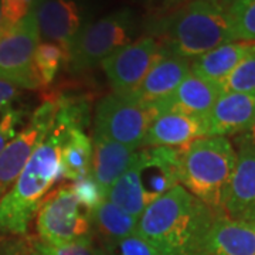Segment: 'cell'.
I'll use <instances>...</instances> for the list:
<instances>
[{
  "label": "cell",
  "instance_id": "obj_1",
  "mask_svg": "<svg viewBox=\"0 0 255 255\" xmlns=\"http://www.w3.org/2000/svg\"><path fill=\"white\" fill-rule=\"evenodd\" d=\"M219 216L182 184L164 193L137 219L136 233L166 255H201Z\"/></svg>",
  "mask_w": 255,
  "mask_h": 255
},
{
  "label": "cell",
  "instance_id": "obj_2",
  "mask_svg": "<svg viewBox=\"0 0 255 255\" xmlns=\"http://www.w3.org/2000/svg\"><path fill=\"white\" fill-rule=\"evenodd\" d=\"M73 128L55 117L54 127L37 146L9 190L0 197V236H24L51 187L61 177L60 149Z\"/></svg>",
  "mask_w": 255,
  "mask_h": 255
},
{
  "label": "cell",
  "instance_id": "obj_3",
  "mask_svg": "<svg viewBox=\"0 0 255 255\" xmlns=\"http://www.w3.org/2000/svg\"><path fill=\"white\" fill-rule=\"evenodd\" d=\"M149 34L169 53L193 61L216 47L234 41L227 9L220 1L199 0L147 23Z\"/></svg>",
  "mask_w": 255,
  "mask_h": 255
},
{
  "label": "cell",
  "instance_id": "obj_4",
  "mask_svg": "<svg viewBox=\"0 0 255 255\" xmlns=\"http://www.w3.org/2000/svg\"><path fill=\"white\" fill-rule=\"evenodd\" d=\"M180 183V150L170 147H142L112 184L105 200L119 206L135 219L156 199Z\"/></svg>",
  "mask_w": 255,
  "mask_h": 255
},
{
  "label": "cell",
  "instance_id": "obj_5",
  "mask_svg": "<svg viewBox=\"0 0 255 255\" xmlns=\"http://www.w3.org/2000/svg\"><path fill=\"white\" fill-rule=\"evenodd\" d=\"M236 164L237 152L227 137H200L180 150V183L220 217Z\"/></svg>",
  "mask_w": 255,
  "mask_h": 255
},
{
  "label": "cell",
  "instance_id": "obj_6",
  "mask_svg": "<svg viewBox=\"0 0 255 255\" xmlns=\"http://www.w3.org/2000/svg\"><path fill=\"white\" fill-rule=\"evenodd\" d=\"M140 27V18L130 7H119L92 20L75 38L67 68L73 73H84L100 65L121 47L139 38Z\"/></svg>",
  "mask_w": 255,
  "mask_h": 255
},
{
  "label": "cell",
  "instance_id": "obj_7",
  "mask_svg": "<svg viewBox=\"0 0 255 255\" xmlns=\"http://www.w3.org/2000/svg\"><path fill=\"white\" fill-rule=\"evenodd\" d=\"M91 210L77 199L70 184L48 193L37 211L38 238L47 244H65L94 237Z\"/></svg>",
  "mask_w": 255,
  "mask_h": 255
},
{
  "label": "cell",
  "instance_id": "obj_8",
  "mask_svg": "<svg viewBox=\"0 0 255 255\" xmlns=\"http://www.w3.org/2000/svg\"><path fill=\"white\" fill-rule=\"evenodd\" d=\"M40 41L33 11L13 26L0 30V81L24 90H40L34 68V54Z\"/></svg>",
  "mask_w": 255,
  "mask_h": 255
},
{
  "label": "cell",
  "instance_id": "obj_9",
  "mask_svg": "<svg viewBox=\"0 0 255 255\" xmlns=\"http://www.w3.org/2000/svg\"><path fill=\"white\" fill-rule=\"evenodd\" d=\"M155 118L152 107L139 105L117 94L104 97L94 112V132L136 150Z\"/></svg>",
  "mask_w": 255,
  "mask_h": 255
},
{
  "label": "cell",
  "instance_id": "obj_10",
  "mask_svg": "<svg viewBox=\"0 0 255 255\" xmlns=\"http://www.w3.org/2000/svg\"><path fill=\"white\" fill-rule=\"evenodd\" d=\"M57 107V98L44 101L23 129L0 152V197L11 187L37 146L54 127Z\"/></svg>",
  "mask_w": 255,
  "mask_h": 255
},
{
  "label": "cell",
  "instance_id": "obj_11",
  "mask_svg": "<svg viewBox=\"0 0 255 255\" xmlns=\"http://www.w3.org/2000/svg\"><path fill=\"white\" fill-rule=\"evenodd\" d=\"M90 0H41L33 7L41 41L60 46L67 57L81 30L91 20Z\"/></svg>",
  "mask_w": 255,
  "mask_h": 255
},
{
  "label": "cell",
  "instance_id": "obj_12",
  "mask_svg": "<svg viewBox=\"0 0 255 255\" xmlns=\"http://www.w3.org/2000/svg\"><path fill=\"white\" fill-rule=\"evenodd\" d=\"M162 50L152 36H143L121 47L100 64L114 94L128 95L145 78Z\"/></svg>",
  "mask_w": 255,
  "mask_h": 255
},
{
  "label": "cell",
  "instance_id": "obj_13",
  "mask_svg": "<svg viewBox=\"0 0 255 255\" xmlns=\"http://www.w3.org/2000/svg\"><path fill=\"white\" fill-rule=\"evenodd\" d=\"M207 135V118L179 111H164L155 115L140 147H170L182 150L193 140Z\"/></svg>",
  "mask_w": 255,
  "mask_h": 255
},
{
  "label": "cell",
  "instance_id": "obj_14",
  "mask_svg": "<svg viewBox=\"0 0 255 255\" xmlns=\"http://www.w3.org/2000/svg\"><path fill=\"white\" fill-rule=\"evenodd\" d=\"M189 74L190 61L169 53L162 47L156 61L142 82L133 91L124 97L139 105L152 107L157 101L172 94Z\"/></svg>",
  "mask_w": 255,
  "mask_h": 255
},
{
  "label": "cell",
  "instance_id": "obj_15",
  "mask_svg": "<svg viewBox=\"0 0 255 255\" xmlns=\"http://www.w3.org/2000/svg\"><path fill=\"white\" fill-rule=\"evenodd\" d=\"M255 119V91L224 92L207 115V136H237Z\"/></svg>",
  "mask_w": 255,
  "mask_h": 255
},
{
  "label": "cell",
  "instance_id": "obj_16",
  "mask_svg": "<svg viewBox=\"0 0 255 255\" xmlns=\"http://www.w3.org/2000/svg\"><path fill=\"white\" fill-rule=\"evenodd\" d=\"M221 94L223 90L220 85L190 73L172 94L157 101L152 105V108L155 111V115L164 111H179L207 118Z\"/></svg>",
  "mask_w": 255,
  "mask_h": 255
},
{
  "label": "cell",
  "instance_id": "obj_17",
  "mask_svg": "<svg viewBox=\"0 0 255 255\" xmlns=\"http://www.w3.org/2000/svg\"><path fill=\"white\" fill-rule=\"evenodd\" d=\"M221 216L255 221V153L238 150L236 170L223 203Z\"/></svg>",
  "mask_w": 255,
  "mask_h": 255
},
{
  "label": "cell",
  "instance_id": "obj_18",
  "mask_svg": "<svg viewBox=\"0 0 255 255\" xmlns=\"http://www.w3.org/2000/svg\"><path fill=\"white\" fill-rule=\"evenodd\" d=\"M201 255H255V221L217 217Z\"/></svg>",
  "mask_w": 255,
  "mask_h": 255
},
{
  "label": "cell",
  "instance_id": "obj_19",
  "mask_svg": "<svg viewBox=\"0 0 255 255\" xmlns=\"http://www.w3.org/2000/svg\"><path fill=\"white\" fill-rule=\"evenodd\" d=\"M136 150L114 142L101 133H92V157L90 176L98 184L105 199L112 184L130 164Z\"/></svg>",
  "mask_w": 255,
  "mask_h": 255
},
{
  "label": "cell",
  "instance_id": "obj_20",
  "mask_svg": "<svg viewBox=\"0 0 255 255\" xmlns=\"http://www.w3.org/2000/svg\"><path fill=\"white\" fill-rule=\"evenodd\" d=\"M254 51V41H230L190 61V73L221 87L238 64Z\"/></svg>",
  "mask_w": 255,
  "mask_h": 255
},
{
  "label": "cell",
  "instance_id": "obj_21",
  "mask_svg": "<svg viewBox=\"0 0 255 255\" xmlns=\"http://www.w3.org/2000/svg\"><path fill=\"white\" fill-rule=\"evenodd\" d=\"M136 224L137 219L105 199L91 213L92 236L94 233L98 234L104 247L115 244L136 233Z\"/></svg>",
  "mask_w": 255,
  "mask_h": 255
},
{
  "label": "cell",
  "instance_id": "obj_22",
  "mask_svg": "<svg viewBox=\"0 0 255 255\" xmlns=\"http://www.w3.org/2000/svg\"><path fill=\"white\" fill-rule=\"evenodd\" d=\"M92 142L82 129H71L60 149L61 177L67 180H80L91 172Z\"/></svg>",
  "mask_w": 255,
  "mask_h": 255
},
{
  "label": "cell",
  "instance_id": "obj_23",
  "mask_svg": "<svg viewBox=\"0 0 255 255\" xmlns=\"http://www.w3.org/2000/svg\"><path fill=\"white\" fill-rule=\"evenodd\" d=\"M68 57L60 46L48 41H40L34 54V68L40 87L46 88L54 81L63 67H67Z\"/></svg>",
  "mask_w": 255,
  "mask_h": 255
},
{
  "label": "cell",
  "instance_id": "obj_24",
  "mask_svg": "<svg viewBox=\"0 0 255 255\" xmlns=\"http://www.w3.org/2000/svg\"><path fill=\"white\" fill-rule=\"evenodd\" d=\"M227 11L234 41L255 43V0H236Z\"/></svg>",
  "mask_w": 255,
  "mask_h": 255
},
{
  "label": "cell",
  "instance_id": "obj_25",
  "mask_svg": "<svg viewBox=\"0 0 255 255\" xmlns=\"http://www.w3.org/2000/svg\"><path fill=\"white\" fill-rule=\"evenodd\" d=\"M224 92L255 91V51L247 55L221 85Z\"/></svg>",
  "mask_w": 255,
  "mask_h": 255
},
{
  "label": "cell",
  "instance_id": "obj_26",
  "mask_svg": "<svg viewBox=\"0 0 255 255\" xmlns=\"http://www.w3.org/2000/svg\"><path fill=\"white\" fill-rule=\"evenodd\" d=\"M38 255H102L104 250L94 241V237L82 238L65 244H47L38 238Z\"/></svg>",
  "mask_w": 255,
  "mask_h": 255
},
{
  "label": "cell",
  "instance_id": "obj_27",
  "mask_svg": "<svg viewBox=\"0 0 255 255\" xmlns=\"http://www.w3.org/2000/svg\"><path fill=\"white\" fill-rule=\"evenodd\" d=\"M102 248L110 255H166L163 251L156 248L137 233H133L115 244Z\"/></svg>",
  "mask_w": 255,
  "mask_h": 255
},
{
  "label": "cell",
  "instance_id": "obj_28",
  "mask_svg": "<svg viewBox=\"0 0 255 255\" xmlns=\"http://www.w3.org/2000/svg\"><path fill=\"white\" fill-rule=\"evenodd\" d=\"M26 114L24 110L14 108L13 105L0 110V152L26 125Z\"/></svg>",
  "mask_w": 255,
  "mask_h": 255
},
{
  "label": "cell",
  "instance_id": "obj_29",
  "mask_svg": "<svg viewBox=\"0 0 255 255\" xmlns=\"http://www.w3.org/2000/svg\"><path fill=\"white\" fill-rule=\"evenodd\" d=\"M34 0H0L1 28H7L31 13Z\"/></svg>",
  "mask_w": 255,
  "mask_h": 255
},
{
  "label": "cell",
  "instance_id": "obj_30",
  "mask_svg": "<svg viewBox=\"0 0 255 255\" xmlns=\"http://www.w3.org/2000/svg\"><path fill=\"white\" fill-rule=\"evenodd\" d=\"M70 186L73 189L74 194L77 196V199L91 211L100 204L101 201L104 200V196L101 193L98 184L94 182L91 176H87V177H82L80 180H75Z\"/></svg>",
  "mask_w": 255,
  "mask_h": 255
},
{
  "label": "cell",
  "instance_id": "obj_31",
  "mask_svg": "<svg viewBox=\"0 0 255 255\" xmlns=\"http://www.w3.org/2000/svg\"><path fill=\"white\" fill-rule=\"evenodd\" d=\"M38 238L33 236H14L0 243V255H38Z\"/></svg>",
  "mask_w": 255,
  "mask_h": 255
},
{
  "label": "cell",
  "instance_id": "obj_32",
  "mask_svg": "<svg viewBox=\"0 0 255 255\" xmlns=\"http://www.w3.org/2000/svg\"><path fill=\"white\" fill-rule=\"evenodd\" d=\"M234 142L237 145L238 150H248V152L255 153V119L246 132L236 136Z\"/></svg>",
  "mask_w": 255,
  "mask_h": 255
},
{
  "label": "cell",
  "instance_id": "obj_33",
  "mask_svg": "<svg viewBox=\"0 0 255 255\" xmlns=\"http://www.w3.org/2000/svg\"><path fill=\"white\" fill-rule=\"evenodd\" d=\"M18 91L20 88L14 87L13 84L0 81V110H3L7 105H11L13 100L18 95Z\"/></svg>",
  "mask_w": 255,
  "mask_h": 255
},
{
  "label": "cell",
  "instance_id": "obj_34",
  "mask_svg": "<svg viewBox=\"0 0 255 255\" xmlns=\"http://www.w3.org/2000/svg\"><path fill=\"white\" fill-rule=\"evenodd\" d=\"M191 1H199V0H159L157 4L153 9L155 14H163L167 11H172V10L180 7L183 4H187ZM209 1H219V0H209Z\"/></svg>",
  "mask_w": 255,
  "mask_h": 255
},
{
  "label": "cell",
  "instance_id": "obj_35",
  "mask_svg": "<svg viewBox=\"0 0 255 255\" xmlns=\"http://www.w3.org/2000/svg\"><path fill=\"white\" fill-rule=\"evenodd\" d=\"M136 1H140V3L147 4V6H153V9H155V6L157 4V1H159V0H136Z\"/></svg>",
  "mask_w": 255,
  "mask_h": 255
},
{
  "label": "cell",
  "instance_id": "obj_36",
  "mask_svg": "<svg viewBox=\"0 0 255 255\" xmlns=\"http://www.w3.org/2000/svg\"><path fill=\"white\" fill-rule=\"evenodd\" d=\"M219 1L223 4V6H224V7H226V9H227L228 6H230L231 3H234L236 0H219Z\"/></svg>",
  "mask_w": 255,
  "mask_h": 255
},
{
  "label": "cell",
  "instance_id": "obj_37",
  "mask_svg": "<svg viewBox=\"0 0 255 255\" xmlns=\"http://www.w3.org/2000/svg\"><path fill=\"white\" fill-rule=\"evenodd\" d=\"M40 1H41V0H34V6H36L37 3H40ZM34 6H33V7H34Z\"/></svg>",
  "mask_w": 255,
  "mask_h": 255
},
{
  "label": "cell",
  "instance_id": "obj_38",
  "mask_svg": "<svg viewBox=\"0 0 255 255\" xmlns=\"http://www.w3.org/2000/svg\"><path fill=\"white\" fill-rule=\"evenodd\" d=\"M0 28H1V11H0Z\"/></svg>",
  "mask_w": 255,
  "mask_h": 255
},
{
  "label": "cell",
  "instance_id": "obj_39",
  "mask_svg": "<svg viewBox=\"0 0 255 255\" xmlns=\"http://www.w3.org/2000/svg\"><path fill=\"white\" fill-rule=\"evenodd\" d=\"M102 250H104V248H102ZM102 255H110V254H107V253H105V250H104V253H102Z\"/></svg>",
  "mask_w": 255,
  "mask_h": 255
}]
</instances>
